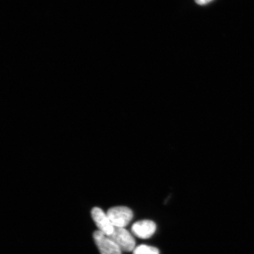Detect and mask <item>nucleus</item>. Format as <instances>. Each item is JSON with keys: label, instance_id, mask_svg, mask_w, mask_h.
<instances>
[{"label": "nucleus", "instance_id": "f257e3e1", "mask_svg": "<svg viewBox=\"0 0 254 254\" xmlns=\"http://www.w3.org/2000/svg\"><path fill=\"white\" fill-rule=\"evenodd\" d=\"M108 217L116 228H125L133 218V212L127 206H115L107 212Z\"/></svg>", "mask_w": 254, "mask_h": 254}, {"label": "nucleus", "instance_id": "f03ea898", "mask_svg": "<svg viewBox=\"0 0 254 254\" xmlns=\"http://www.w3.org/2000/svg\"><path fill=\"white\" fill-rule=\"evenodd\" d=\"M122 252H133L135 248V241L132 234L125 228H116L113 233L109 236Z\"/></svg>", "mask_w": 254, "mask_h": 254}, {"label": "nucleus", "instance_id": "7ed1b4c3", "mask_svg": "<svg viewBox=\"0 0 254 254\" xmlns=\"http://www.w3.org/2000/svg\"><path fill=\"white\" fill-rule=\"evenodd\" d=\"M93 237L101 254H122V250L107 235L98 230L94 232Z\"/></svg>", "mask_w": 254, "mask_h": 254}, {"label": "nucleus", "instance_id": "20e7f679", "mask_svg": "<svg viewBox=\"0 0 254 254\" xmlns=\"http://www.w3.org/2000/svg\"><path fill=\"white\" fill-rule=\"evenodd\" d=\"M91 216L95 224H96L98 231L108 236L113 233L115 227L114 226L107 214L100 208L95 207L91 211Z\"/></svg>", "mask_w": 254, "mask_h": 254}, {"label": "nucleus", "instance_id": "39448f33", "mask_svg": "<svg viewBox=\"0 0 254 254\" xmlns=\"http://www.w3.org/2000/svg\"><path fill=\"white\" fill-rule=\"evenodd\" d=\"M157 225L154 221L144 220L135 222L131 227V232L135 236L141 239H148L155 234Z\"/></svg>", "mask_w": 254, "mask_h": 254}, {"label": "nucleus", "instance_id": "423d86ee", "mask_svg": "<svg viewBox=\"0 0 254 254\" xmlns=\"http://www.w3.org/2000/svg\"><path fill=\"white\" fill-rule=\"evenodd\" d=\"M133 254H160V252L154 247L141 245L135 248Z\"/></svg>", "mask_w": 254, "mask_h": 254}, {"label": "nucleus", "instance_id": "0eeeda50", "mask_svg": "<svg viewBox=\"0 0 254 254\" xmlns=\"http://www.w3.org/2000/svg\"><path fill=\"white\" fill-rule=\"evenodd\" d=\"M212 0H195L196 4L199 5H205L212 1Z\"/></svg>", "mask_w": 254, "mask_h": 254}]
</instances>
